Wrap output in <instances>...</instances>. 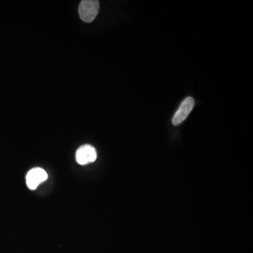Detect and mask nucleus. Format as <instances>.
<instances>
[{
	"label": "nucleus",
	"mask_w": 253,
	"mask_h": 253,
	"mask_svg": "<svg viewBox=\"0 0 253 253\" xmlns=\"http://www.w3.org/2000/svg\"><path fill=\"white\" fill-rule=\"evenodd\" d=\"M47 173L41 168H36L28 172L26 176V184L31 190L37 189L41 183L47 179Z\"/></svg>",
	"instance_id": "nucleus-4"
},
{
	"label": "nucleus",
	"mask_w": 253,
	"mask_h": 253,
	"mask_svg": "<svg viewBox=\"0 0 253 253\" xmlns=\"http://www.w3.org/2000/svg\"><path fill=\"white\" fill-rule=\"evenodd\" d=\"M76 161L82 166L94 163L97 158L96 150L89 144L83 145L78 149L76 152Z\"/></svg>",
	"instance_id": "nucleus-3"
},
{
	"label": "nucleus",
	"mask_w": 253,
	"mask_h": 253,
	"mask_svg": "<svg viewBox=\"0 0 253 253\" xmlns=\"http://www.w3.org/2000/svg\"><path fill=\"white\" fill-rule=\"evenodd\" d=\"M194 106L195 101L192 97H187L184 99L172 118V124L174 126H179L184 122L194 109Z\"/></svg>",
	"instance_id": "nucleus-2"
},
{
	"label": "nucleus",
	"mask_w": 253,
	"mask_h": 253,
	"mask_svg": "<svg viewBox=\"0 0 253 253\" xmlns=\"http://www.w3.org/2000/svg\"><path fill=\"white\" fill-rule=\"evenodd\" d=\"M79 16L83 21L92 22L99 11V1L96 0H83L79 5Z\"/></svg>",
	"instance_id": "nucleus-1"
}]
</instances>
